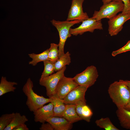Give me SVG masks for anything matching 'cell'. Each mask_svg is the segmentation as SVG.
Instances as JSON below:
<instances>
[{
    "label": "cell",
    "instance_id": "obj_1",
    "mask_svg": "<svg viewBox=\"0 0 130 130\" xmlns=\"http://www.w3.org/2000/svg\"><path fill=\"white\" fill-rule=\"evenodd\" d=\"M108 91L117 108H124L130 100V90L123 80L120 79L111 84Z\"/></svg>",
    "mask_w": 130,
    "mask_h": 130
},
{
    "label": "cell",
    "instance_id": "obj_2",
    "mask_svg": "<svg viewBox=\"0 0 130 130\" xmlns=\"http://www.w3.org/2000/svg\"><path fill=\"white\" fill-rule=\"evenodd\" d=\"M33 87L32 81L30 78H28L23 87L22 91L27 97L26 105L29 110L33 112L46 104L50 102L51 99L38 95L34 91Z\"/></svg>",
    "mask_w": 130,
    "mask_h": 130
},
{
    "label": "cell",
    "instance_id": "obj_3",
    "mask_svg": "<svg viewBox=\"0 0 130 130\" xmlns=\"http://www.w3.org/2000/svg\"><path fill=\"white\" fill-rule=\"evenodd\" d=\"M51 22L52 25L56 28L59 33V40L58 44L59 58L65 54L64 47L65 42L67 39L71 36L69 32L70 28L75 24L82 22V21L78 20L62 21L53 19Z\"/></svg>",
    "mask_w": 130,
    "mask_h": 130
},
{
    "label": "cell",
    "instance_id": "obj_4",
    "mask_svg": "<svg viewBox=\"0 0 130 130\" xmlns=\"http://www.w3.org/2000/svg\"><path fill=\"white\" fill-rule=\"evenodd\" d=\"M124 7L122 1H113L103 4L98 11H95L91 17L97 21L105 18L109 19L117 15L118 12H122Z\"/></svg>",
    "mask_w": 130,
    "mask_h": 130
},
{
    "label": "cell",
    "instance_id": "obj_5",
    "mask_svg": "<svg viewBox=\"0 0 130 130\" xmlns=\"http://www.w3.org/2000/svg\"><path fill=\"white\" fill-rule=\"evenodd\" d=\"M66 66L57 72L39 80V84L45 87L47 95L50 98L56 94L55 91L60 79L64 75Z\"/></svg>",
    "mask_w": 130,
    "mask_h": 130
},
{
    "label": "cell",
    "instance_id": "obj_6",
    "mask_svg": "<svg viewBox=\"0 0 130 130\" xmlns=\"http://www.w3.org/2000/svg\"><path fill=\"white\" fill-rule=\"evenodd\" d=\"M98 76L96 67L92 65L87 67L83 72L76 75L73 78L79 85L87 86L89 88L94 84Z\"/></svg>",
    "mask_w": 130,
    "mask_h": 130
},
{
    "label": "cell",
    "instance_id": "obj_7",
    "mask_svg": "<svg viewBox=\"0 0 130 130\" xmlns=\"http://www.w3.org/2000/svg\"><path fill=\"white\" fill-rule=\"evenodd\" d=\"M82 24L77 27L70 28L69 32L71 35L77 36L81 35L87 32H93L95 29L102 30L101 20L97 21L91 17L83 21Z\"/></svg>",
    "mask_w": 130,
    "mask_h": 130
},
{
    "label": "cell",
    "instance_id": "obj_8",
    "mask_svg": "<svg viewBox=\"0 0 130 130\" xmlns=\"http://www.w3.org/2000/svg\"><path fill=\"white\" fill-rule=\"evenodd\" d=\"M84 0H72L66 20H79L82 22L89 18L87 13L84 12L82 5Z\"/></svg>",
    "mask_w": 130,
    "mask_h": 130
},
{
    "label": "cell",
    "instance_id": "obj_9",
    "mask_svg": "<svg viewBox=\"0 0 130 130\" xmlns=\"http://www.w3.org/2000/svg\"><path fill=\"white\" fill-rule=\"evenodd\" d=\"M130 19V14L122 13L109 19L108 21L109 35L111 36L117 35L122 30L124 23Z\"/></svg>",
    "mask_w": 130,
    "mask_h": 130
},
{
    "label": "cell",
    "instance_id": "obj_10",
    "mask_svg": "<svg viewBox=\"0 0 130 130\" xmlns=\"http://www.w3.org/2000/svg\"><path fill=\"white\" fill-rule=\"evenodd\" d=\"M79 85L73 78L64 76L59 81L56 91V94L61 99H64L72 89Z\"/></svg>",
    "mask_w": 130,
    "mask_h": 130
},
{
    "label": "cell",
    "instance_id": "obj_11",
    "mask_svg": "<svg viewBox=\"0 0 130 130\" xmlns=\"http://www.w3.org/2000/svg\"><path fill=\"white\" fill-rule=\"evenodd\" d=\"M88 88L87 86L78 85L71 91L63 99L65 103L76 104L80 101H86L85 96Z\"/></svg>",
    "mask_w": 130,
    "mask_h": 130
},
{
    "label": "cell",
    "instance_id": "obj_12",
    "mask_svg": "<svg viewBox=\"0 0 130 130\" xmlns=\"http://www.w3.org/2000/svg\"><path fill=\"white\" fill-rule=\"evenodd\" d=\"M53 106L50 102L46 105L43 106L34 112V120L36 122L45 123L47 119L53 117Z\"/></svg>",
    "mask_w": 130,
    "mask_h": 130
},
{
    "label": "cell",
    "instance_id": "obj_13",
    "mask_svg": "<svg viewBox=\"0 0 130 130\" xmlns=\"http://www.w3.org/2000/svg\"><path fill=\"white\" fill-rule=\"evenodd\" d=\"M50 123L55 130H69L72 127V124L63 117H53L46 121Z\"/></svg>",
    "mask_w": 130,
    "mask_h": 130
},
{
    "label": "cell",
    "instance_id": "obj_14",
    "mask_svg": "<svg viewBox=\"0 0 130 130\" xmlns=\"http://www.w3.org/2000/svg\"><path fill=\"white\" fill-rule=\"evenodd\" d=\"M76 104V110L78 115L82 120L90 122L93 113L91 108L87 105L86 101H80Z\"/></svg>",
    "mask_w": 130,
    "mask_h": 130
},
{
    "label": "cell",
    "instance_id": "obj_15",
    "mask_svg": "<svg viewBox=\"0 0 130 130\" xmlns=\"http://www.w3.org/2000/svg\"><path fill=\"white\" fill-rule=\"evenodd\" d=\"M50 98L51 99L50 102L53 106V116L63 117L66 107L63 99H60L56 94Z\"/></svg>",
    "mask_w": 130,
    "mask_h": 130
},
{
    "label": "cell",
    "instance_id": "obj_16",
    "mask_svg": "<svg viewBox=\"0 0 130 130\" xmlns=\"http://www.w3.org/2000/svg\"><path fill=\"white\" fill-rule=\"evenodd\" d=\"M65 106L63 117L72 124L82 120L77 112L76 104H65Z\"/></svg>",
    "mask_w": 130,
    "mask_h": 130
},
{
    "label": "cell",
    "instance_id": "obj_17",
    "mask_svg": "<svg viewBox=\"0 0 130 130\" xmlns=\"http://www.w3.org/2000/svg\"><path fill=\"white\" fill-rule=\"evenodd\" d=\"M116 113L120 125L124 128L130 130V111L124 108H117Z\"/></svg>",
    "mask_w": 130,
    "mask_h": 130
},
{
    "label": "cell",
    "instance_id": "obj_18",
    "mask_svg": "<svg viewBox=\"0 0 130 130\" xmlns=\"http://www.w3.org/2000/svg\"><path fill=\"white\" fill-rule=\"evenodd\" d=\"M17 84L15 82L8 81L6 77H2L0 83V96L8 92H14L16 88L14 85Z\"/></svg>",
    "mask_w": 130,
    "mask_h": 130
},
{
    "label": "cell",
    "instance_id": "obj_19",
    "mask_svg": "<svg viewBox=\"0 0 130 130\" xmlns=\"http://www.w3.org/2000/svg\"><path fill=\"white\" fill-rule=\"evenodd\" d=\"M28 121V119L25 115H21L19 113L16 112L10 124L4 130H13L15 128L25 124Z\"/></svg>",
    "mask_w": 130,
    "mask_h": 130
},
{
    "label": "cell",
    "instance_id": "obj_20",
    "mask_svg": "<svg viewBox=\"0 0 130 130\" xmlns=\"http://www.w3.org/2000/svg\"><path fill=\"white\" fill-rule=\"evenodd\" d=\"M49 49L39 54L34 53L28 54L29 57L32 60L29 62V64L33 66H35L39 62L48 60Z\"/></svg>",
    "mask_w": 130,
    "mask_h": 130
},
{
    "label": "cell",
    "instance_id": "obj_21",
    "mask_svg": "<svg viewBox=\"0 0 130 130\" xmlns=\"http://www.w3.org/2000/svg\"><path fill=\"white\" fill-rule=\"evenodd\" d=\"M96 125L100 128L106 130H119L111 122L108 117H102L95 121Z\"/></svg>",
    "mask_w": 130,
    "mask_h": 130
},
{
    "label": "cell",
    "instance_id": "obj_22",
    "mask_svg": "<svg viewBox=\"0 0 130 130\" xmlns=\"http://www.w3.org/2000/svg\"><path fill=\"white\" fill-rule=\"evenodd\" d=\"M71 62L70 54L69 52H67L54 63L55 72L61 70L66 65H69Z\"/></svg>",
    "mask_w": 130,
    "mask_h": 130
},
{
    "label": "cell",
    "instance_id": "obj_23",
    "mask_svg": "<svg viewBox=\"0 0 130 130\" xmlns=\"http://www.w3.org/2000/svg\"><path fill=\"white\" fill-rule=\"evenodd\" d=\"M58 44L51 43L49 49L48 60L55 63L59 59Z\"/></svg>",
    "mask_w": 130,
    "mask_h": 130
},
{
    "label": "cell",
    "instance_id": "obj_24",
    "mask_svg": "<svg viewBox=\"0 0 130 130\" xmlns=\"http://www.w3.org/2000/svg\"><path fill=\"white\" fill-rule=\"evenodd\" d=\"M43 62L44 69L40 79L52 74L55 72L54 63L48 60Z\"/></svg>",
    "mask_w": 130,
    "mask_h": 130
},
{
    "label": "cell",
    "instance_id": "obj_25",
    "mask_svg": "<svg viewBox=\"0 0 130 130\" xmlns=\"http://www.w3.org/2000/svg\"><path fill=\"white\" fill-rule=\"evenodd\" d=\"M15 113L2 115L0 117V130H4L5 128L11 123L14 116Z\"/></svg>",
    "mask_w": 130,
    "mask_h": 130
},
{
    "label": "cell",
    "instance_id": "obj_26",
    "mask_svg": "<svg viewBox=\"0 0 130 130\" xmlns=\"http://www.w3.org/2000/svg\"><path fill=\"white\" fill-rule=\"evenodd\" d=\"M129 51H130V40L123 47L113 51L111 53V55L112 56L115 57L119 54Z\"/></svg>",
    "mask_w": 130,
    "mask_h": 130
},
{
    "label": "cell",
    "instance_id": "obj_27",
    "mask_svg": "<svg viewBox=\"0 0 130 130\" xmlns=\"http://www.w3.org/2000/svg\"><path fill=\"white\" fill-rule=\"evenodd\" d=\"M124 4V9L122 13L124 14H130V0H122Z\"/></svg>",
    "mask_w": 130,
    "mask_h": 130
},
{
    "label": "cell",
    "instance_id": "obj_28",
    "mask_svg": "<svg viewBox=\"0 0 130 130\" xmlns=\"http://www.w3.org/2000/svg\"><path fill=\"white\" fill-rule=\"evenodd\" d=\"M41 127L39 128L40 130H54V128L50 123L47 122L46 123H42Z\"/></svg>",
    "mask_w": 130,
    "mask_h": 130
},
{
    "label": "cell",
    "instance_id": "obj_29",
    "mask_svg": "<svg viewBox=\"0 0 130 130\" xmlns=\"http://www.w3.org/2000/svg\"><path fill=\"white\" fill-rule=\"evenodd\" d=\"M29 129L25 124H21L14 128L13 130H28Z\"/></svg>",
    "mask_w": 130,
    "mask_h": 130
},
{
    "label": "cell",
    "instance_id": "obj_30",
    "mask_svg": "<svg viewBox=\"0 0 130 130\" xmlns=\"http://www.w3.org/2000/svg\"><path fill=\"white\" fill-rule=\"evenodd\" d=\"M103 4H105L110 2L113 1H122V0H102Z\"/></svg>",
    "mask_w": 130,
    "mask_h": 130
},
{
    "label": "cell",
    "instance_id": "obj_31",
    "mask_svg": "<svg viewBox=\"0 0 130 130\" xmlns=\"http://www.w3.org/2000/svg\"><path fill=\"white\" fill-rule=\"evenodd\" d=\"M124 108L130 111V100Z\"/></svg>",
    "mask_w": 130,
    "mask_h": 130
},
{
    "label": "cell",
    "instance_id": "obj_32",
    "mask_svg": "<svg viewBox=\"0 0 130 130\" xmlns=\"http://www.w3.org/2000/svg\"><path fill=\"white\" fill-rule=\"evenodd\" d=\"M125 84L127 86L129 89L130 90V80H124Z\"/></svg>",
    "mask_w": 130,
    "mask_h": 130
}]
</instances>
